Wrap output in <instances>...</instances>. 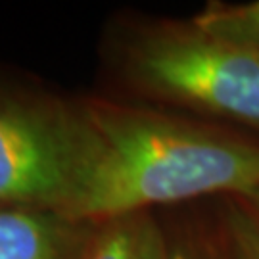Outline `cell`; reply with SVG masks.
I'll return each instance as SVG.
<instances>
[{"mask_svg": "<svg viewBox=\"0 0 259 259\" xmlns=\"http://www.w3.org/2000/svg\"><path fill=\"white\" fill-rule=\"evenodd\" d=\"M215 238L227 259H259V188L227 198Z\"/></svg>", "mask_w": 259, "mask_h": 259, "instance_id": "6", "label": "cell"}, {"mask_svg": "<svg viewBox=\"0 0 259 259\" xmlns=\"http://www.w3.org/2000/svg\"><path fill=\"white\" fill-rule=\"evenodd\" d=\"M83 152L79 100L0 87V204L65 213Z\"/></svg>", "mask_w": 259, "mask_h": 259, "instance_id": "3", "label": "cell"}, {"mask_svg": "<svg viewBox=\"0 0 259 259\" xmlns=\"http://www.w3.org/2000/svg\"><path fill=\"white\" fill-rule=\"evenodd\" d=\"M79 259H171V238L152 211L96 223Z\"/></svg>", "mask_w": 259, "mask_h": 259, "instance_id": "5", "label": "cell"}, {"mask_svg": "<svg viewBox=\"0 0 259 259\" xmlns=\"http://www.w3.org/2000/svg\"><path fill=\"white\" fill-rule=\"evenodd\" d=\"M93 229L56 209L0 204V259H79Z\"/></svg>", "mask_w": 259, "mask_h": 259, "instance_id": "4", "label": "cell"}, {"mask_svg": "<svg viewBox=\"0 0 259 259\" xmlns=\"http://www.w3.org/2000/svg\"><path fill=\"white\" fill-rule=\"evenodd\" d=\"M79 108L84 152L65 209L77 221L259 188V142L140 104L84 98Z\"/></svg>", "mask_w": 259, "mask_h": 259, "instance_id": "1", "label": "cell"}, {"mask_svg": "<svg viewBox=\"0 0 259 259\" xmlns=\"http://www.w3.org/2000/svg\"><path fill=\"white\" fill-rule=\"evenodd\" d=\"M192 21L211 35L259 50V0L246 4H209Z\"/></svg>", "mask_w": 259, "mask_h": 259, "instance_id": "7", "label": "cell"}, {"mask_svg": "<svg viewBox=\"0 0 259 259\" xmlns=\"http://www.w3.org/2000/svg\"><path fill=\"white\" fill-rule=\"evenodd\" d=\"M111 58L131 93L259 131V50L159 19L123 29Z\"/></svg>", "mask_w": 259, "mask_h": 259, "instance_id": "2", "label": "cell"}, {"mask_svg": "<svg viewBox=\"0 0 259 259\" xmlns=\"http://www.w3.org/2000/svg\"><path fill=\"white\" fill-rule=\"evenodd\" d=\"M171 259H227V255L215 236H188L171 238Z\"/></svg>", "mask_w": 259, "mask_h": 259, "instance_id": "8", "label": "cell"}]
</instances>
